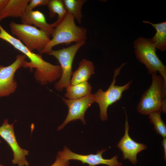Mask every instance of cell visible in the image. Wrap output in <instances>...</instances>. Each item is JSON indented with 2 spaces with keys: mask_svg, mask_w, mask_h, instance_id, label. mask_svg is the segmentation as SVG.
<instances>
[{
  "mask_svg": "<svg viewBox=\"0 0 166 166\" xmlns=\"http://www.w3.org/2000/svg\"><path fill=\"white\" fill-rule=\"evenodd\" d=\"M0 38L12 45L28 57L30 61H26L24 68H29L31 71L35 68L34 77L42 85L52 83L60 78L61 75L60 65H54L44 60L41 55L29 50L19 40L8 33L0 24Z\"/></svg>",
  "mask_w": 166,
  "mask_h": 166,
  "instance_id": "cell-1",
  "label": "cell"
},
{
  "mask_svg": "<svg viewBox=\"0 0 166 166\" xmlns=\"http://www.w3.org/2000/svg\"><path fill=\"white\" fill-rule=\"evenodd\" d=\"M152 75V83L139 102L137 110L140 114L149 115L156 112H166V84L163 77L156 73Z\"/></svg>",
  "mask_w": 166,
  "mask_h": 166,
  "instance_id": "cell-2",
  "label": "cell"
},
{
  "mask_svg": "<svg viewBox=\"0 0 166 166\" xmlns=\"http://www.w3.org/2000/svg\"><path fill=\"white\" fill-rule=\"evenodd\" d=\"M55 28L51 39L45 47L40 53H48L54 46L61 44H69L86 41L87 30L86 28L77 26L74 18L68 12L65 18Z\"/></svg>",
  "mask_w": 166,
  "mask_h": 166,
  "instance_id": "cell-3",
  "label": "cell"
},
{
  "mask_svg": "<svg viewBox=\"0 0 166 166\" xmlns=\"http://www.w3.org/2000/svg\"><path fill=\"white\" fill-rule=\"evenodd\" d=\"M9 26L12 34L31 51L35 49L40 53L51 40L49 35L32 25L12 22Z\"/></svg>",
  "mask_w": 166,
  "mask_h": 166,
  "instance_id": "cell-4",
  "label": "cell"
},
{
  "mask_svg": "<svg viewBox=\"0 0 166 166\" xmlns=\"http://www.w3.org/2000/svg\"><path fill=\"white\" fill-rule=\"evenodd\" d=\"M134 44L136 58L145 65L149 73L159 72L166 84V66L156 55V49L150 39L140 37L135 40Z\"/></svg>",
  "mask_w": 166,
  "mask_h": 166,
  "instance_id": "cell-5",
  "label": "cell"
},
{
  "mask_svg": "<svg viewBox=\"0 0 166 166\" xmlns=\"http://www.w3.org/2000/svg\"><path fill=\"white\" fill-rule=\"evenodd\" d=\"M124 64L125 63L122 64L114 70L112 82L106 91H104L101 89H99L93 94L95 102L99 105L100 116L102 121L108 119L107 111L109 106L121 98L123 93L128 89L132 83V81H131L122 86L115 85L116 77Z\"/></svg>",
  "mask_w": 166,
  "mask_h": 166,
  "instance_id": "cell-6",
  "label": "cell"
},
{
  "mask_svg": "<svg viewBox=\"0 0 166 166\" xmlns=\"http://www.w3.org/2000/svg\"><path fill=\"white\" fill-rule=\"evenodd\" d=\"M86 41L77 43L67 48L58 50H52L47 54L55 57L60 64L61 75L60 79L54 85L55 89L61 91L70 84L73 72L72 66L73 59L79 49L85 44Z\"/></svg>",
  "mask_w": 166,
  "mask_h": 166,
  "instance_id": "cell-7",
  "label": "cell"
},
{
  "mask_svg": "<svg viewBox=\"0 0 166 166\" xmlns=\"http://www.w3.org/2000/svg\"><path fill=\"white\" fill-rule=\"evenodd\" d=\"M26 56L19 54L11 65L5 66L0 65V97L7 96L13 93L17 88L14 76L15 72L24 67Z\"/></svg>",
  "mask_w": 166,
  "mask_h": 166,
  "instance_id": "cell-8",
  "label": "cell"
},
{
  "mask_svg": "<svg viewBox=\"0 0 166 166\" xmlns=\"http://www.w3.org/2000/svg\"><path fill=\"white\" fill-rule=\"evenodd\" d=\"M106 150H98L96 154H90L84 155L74 153L65 146L62 151L58 152V155L60 158L66 160H77L81 161L83 164H88V166H95L104 164L108 166H121L122 163L119 162L117 155L110 159H105L102 156V154Z\"/></svg>",
  "mask_w": 166,
  "mask_h": 166,
  "instance_id": "cell-9",
  "label": "cell"
},
{
  "mask_svg": "<svg viewBox=\"0 0 166 166\" xmlns=\"http://www.w3.org/2000/svg\"><path fill=\"white\" fill-rule=\"evenodd\" d=\"M62 98L68 107V112L64 121L58 127L57 130L63 129L69 122L77 120H81L83 124H85V114L87 109L95 102L94 95L91 94L75 99H67L63 97Z\"/></svg>",
  "mask_w": 166,
  "mask_h": 166,
  "instance_id": "cell-10",
  "label": "cell"
},
{
  "mask_svg": "<svg viewBox=\"0 0 166 166\" xmlns=\"http://www.w3.org/2000/svg\"><path fill=\"white\" fill-rule=\"evenodd\" d=\"M13 124H9L8 120H5L0 127V136L7 142L13 152L12 163L17 164L18 166H29V164L26 156L29 155V151L22 148L18 143Z\"/></svg>",
  "mask_w": 166,
  "mask_h": 166,
  "instance_id": "cell-11",
  "label": "cell"
},
{
  "mask_svg": "<svg viewBox=\"0 0 166 166\" xmlns=\"http://www.w3.org/2000/svg\"><path fill=\"white\" fill-rule=\"evenodd\" d=\"M124 109L126 117L125 132L124 136L117 143V146L122 152L123 158L124 160L127 159L133 164H136L137 162V154L147 149V147L144 144L136 142L129 136L128 134L129 127L128 116L125 108Z\"/></svg>",
  "mask_w": 166,
  "mask_h": 166,
  "instance_id": "cell-12",
  "label": "cell"
},
{
  "mask_svg": "<svg viewBox=\"0 0 166 166\" xmlns=\"http://www.w3.org/2000/svg\"><path fill=\"white\" fill-rule=\"evenodd\" d=\"M22 24L38 27L49 35L52 34L54 28L52 23L47 22L45 15L39 10L26 11L20 18Z\"/></svg>",
  "mask_w": 166,
  "mask_h": 166,
  "instance_id": "cell-13",
  "label": "cell"
},
{
  "mask_svg": "<svg viewBox=\"0 0 166 166\" xmlns=\"http://www.w3.org/2000/svg\"><path fill=\"white\" fill-rule=\"evenodd\" d=\"M30 0H9L0 13V22L6 18H21L25 13Z\"/></svg>",
  "mask_w": 166,
  "mask_h": 166,
  "instance_id": "cell-14",
  "label": "cell"
},
{
  "mask_svg": "<svg viewBox=\"0 0 166 166\" xmlns=\"http://www.w3.org/2000/svg\"><path fill=\"white\" fill-rule=\"evenodd\" d=\"M95 73L94 67L91 61L83 58L79 63L77 69L73 72L71 84L75 85L87 81Z\"/></svg>",
  "mask_w": 166,
  "mask_h": 166,
  "instance_id": "cell-15",
  "label": "cell"
},
{
  "mask_svg": "<svg viewBox=\"0 0 166 166\" xmlns=\"http://www.w3.org/2000/svg\"><path fill=\"white\" fill-rule=\"evenodd\" d=\"M143 22L151 24L156 29V33L150 41L156 49L161 51L166 49V22L153 24L148 21H144Z\"/></svg>",
  "mask_w": 166,
  "mask_h": 166,
  "instance_id": "cell-16",
  "label": "cell"
},
{
  "mask_svg": "<svg viewBox=\"0 0 166 166\" xmlns=\"http://www.w3.org/2000/svg\"><path fill=\"white\" fill-rule=\"evenodd\" d=\"M65 89V96L68 99L80 98L92 94V87L88 81L75 85L70 84Z\"/></svg>",
  "mask_w": 166,
  "mask_h": 166,
  "instance_id": "cell-17",
  "label": "cell"
},
{
  "mask_svg": "<svg viewBox=\"0 0 166 166\" xmlns=\"http://www.w3.org/2000/svg\"><path fill=\"white\" fill-rule=\"evenodd\" d=\"M47 6L49 10V16L50 18H53L56 14L58 15L56 21L52 23L55 28L63 20L67 11L61 0H49Z\"/></svg>",
  "mask_w": 166,
  "mask_h": 166,
  "instance_id": "cell-18",
  "label": "cell"
},
{
  "mask_svg": "<svg viewBox=\"0 0 166 166\" xmlns=\"http://www.w3.org/2000/svg\"><path fill=\"white\" fill-rule=\"evenodd\" d=\"M86 0H63L65 7L75 19L79 24H81L83 15L81 8Z\"/></svg>",
  "mask_w": 166,
  "mask_h": 166,
  "instance_id": "cell-19",
  "label": "cell"
},
{
  "mask_svg": "<svg viewBox=\"0 0 166 166\" xmlns=\"http://www.w3.org/2000/svg\"><path fill=\"white\" fill-rule=\"evenodd\" d=\"M161 112H156L150 113L148 118L150 122L154 125V128L157 133L163 138L166 137V125L161 117Z\"/></svg>",
  "mask_w": 166,
  "mask_h": 166,
  "instance_id": "cell-20",
  "label": "cell"
},
{
  "mask_svg": "<svg viewBox=\"0 0 166 166\" xmlns=\"http://www.w3.org/2000/svg\"><path fill=\"white\" fill-rule=\"evenodd\" d=\"M49 0H30L26 11L33 10L36 7L47 5Z\"/></svg>",
  "mask_w": 166,
  "mask_h": 166,
  "instance_id": "cell-21",
  "label": "cell"
},
{
  "mask_svg": "<svg viewBox=\"0 0 166 166\" xmlns=\"http://www.w3.org/2000/svg\"><path fill=\"white\" fill-rule=\"evenodd\" d=\"M69 160L61 159L57 155L55 161L51 166H69Z\"/></svg>",
  "mask_w": 166,
  "mask_h": 166,
  "instance_id": "cell-22",
  "label": "cell"
},
{
  "mask_svg": "<svg viewBox=\"0 0 166 166\" xmlns=\"http://www.w3.org/2000/svg\"><path fill=\"white\" fill-rule=\"evenodd\" d=\"M9 0H0V13L5 7Z\"/></svg>",
  "mask_w": 166,
  "mask_h": 166,
  "instance_id": "cell-23",
  "label": "cell"
},
{
  "mask_svg": "<svg viewBox=\"0 0 166 166\" xmlns=\"http://www.w3.org/2000/svg\"><path fill=\"white\" fill-rule=\"evenodd\" d=\"M162 145L163 147L164 153V157L165 160H166V138H163V140L162 142Z\"/></svg>",
  "mask_w": 166,
  "mask_h": 166,
  "instance_id": "cell-24",
  "label": "cell"
},
{
  "mask_svg": "<svg viewBox=\"0 0 166 166\" xmlns=\"http://www.w3.org/2000/svg\"><path fill=\"white\" fill-rule=\"evenodd\" d=\"M0 166H3L1 164H0Z\"/></svg>",
  "mask_w": 166,
  "mask_h": 166,
  "instance_id": "cell-25",
  "label": "cell"
}]
</instances>
